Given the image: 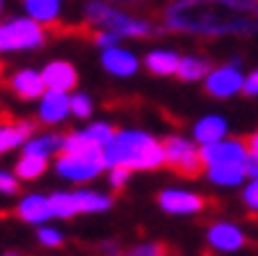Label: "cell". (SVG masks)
I'll list each match as a JSON object with an SVG mask.
<instances>
[{
  "instance_id": "27",
  "label": "cell",
  "mask_w": 258,
  "mask_h": 256,
  "mask_svg": "<svg viewBox=\"0 0 258 256\" xmlns=\"http://www.w3.org/2000/svg\"><path fill=\"white\" fill-rule=\"evenodd\" d=\"M94 110V105H92V97H86L84 92H76L71 94V115L76 118H89Z\"/></svg>"
},
{
  "instance_id": "37",
  "label": "cell",
  "mask_w": 258,
  "mask_h": 256,
  "mask_svg": "<svg viewBox=\"0 0 258 256\" xmlns=\"http://www.w3.org/2000/svg\"><path fill=\"white\" fill-rule=\"evenodd\" d=\"M248 152H250V155H258V131L253 133V139L248 141Z\"/></svg>"
},
{
  "instance_id": "14",
  "label": "cell",
  "mask_w": 258,
  "mask_h": 256,
  "mask_svg": "<svg viewBox=\"0 0 258 256\" xmlns=\"http://www.w3.org/2000/svg\"><path fill=\"white\" fill-rule=\"evenodd\" d=\"M42 79L47 89H57V92H71V89L79 84V73L68 63V60H52V63L44 66Z\"/></svg>"
},
{
  "instance_id": "29",
  "label": "cell",
  "mask_w": 258,
  "mask_h": 256,
  "mask_svg": "<svg viewBox=\"0 0 258 256\" xmlns=\"http://www.w3.org/2000/svg\"><path fill=\"white\" fill-rule=\"evenodd\" d=\"M0 193H3V196H13V193H19V178H16V173L0 170Z\"/></svg>"
},
{
  "instance_id": "4",
  "label": "cell",
  "mask_w": 258,
  "mask_h": 256,
  "mask_svg": "<svg viewBox=\"0 0 258 256\" xmlns=\"http://www.w3.org/2000/svg\"><path fill=\"white\" fill-rule=\"evenodd\" d=\"M47 34H44L42 24L34 19H11L0 24V53H16V50H37L44 44Z\"/></svg>"
},
{
  "instance_id": "17",
  "label": "cell",
  "mask_w": 258,
  "mask_h": 256,
  "mask_svg": "<svg viewBox=\"0 0 258 256\" xmlns=\"http://www.w3.org/2000/svg\"><path fill=\"white\" fill-rule=\"evenodd\" d=\"M34 123L29 120H21V123H3L0 126V155H8L13 149L24 146L29 139H32Z\"/></svg>"
},
{
  "instance_id": "11",
  "label": "cell",
  "mask_w": 258,
  "mask_h": 256,
  "mask_svg": "<svg viewBox=\"0 0 258 256\" xmlns=\"http://www.w3.org/2000/svg\"><path fill=\"white\" fill-rule=\"evenodd\" d=\"M71 115V94L57 92V89H47L39 97V120L42 123H63Z\"/></svg>"
},
{
  "instance_id": "35",
  "label": "cell",
  "mask_w": 258,
  "mask_h": 256,
  "mask_svg": "<svg viewBox=\"0 0 258 256\" xmlns=\"http://www.w3.org/2000/svg\"><path fill=\"white\" fill-rule=\"evenodd\" d=\"M248 178H258V155H250L248 152Z\"/></svg>"
},
{
  "instance_id": "6",
  "label": "cell",
  "mask_w": 258,
  "mask_h": 256,
  "mask_svg": "<svg viewBox=\"0 0 258 256\" xmlns=\"http://www.w3.org/2000/svg\"><path fill=\"white\" fill-rule=\"evenodd\" d=\"M55 170L66 180L86 183V180L97 178L104 170V160H102V152L99 155H66V152H60L55 160Z\"/></svg>"
},
{
  "instance_id": "25",
  "label": "cell",
  "mask_w": 258,
  "mask_h": 256,
  "mask_svg": "<svg viewBox=\"0 0 258 256\" xmlns=\"http://www.w3.org/2000/svg\"><path fill=\"white\" fill-rule=\"evenodd\" d=\"M60 152H66V155H99L102 149L94 146V144L79 131V133H71V136L63 139V149H60Z\"/></svg>"
},
{
  "instance_id": "39",
  "label": "cell",
  "mask_w": 258,
  "mask_h": 256,
  "mask_svg": "<svg viewBox=\"0 0 258 256\" xmlns=\"http://www.w3.org/2000/svg\"><path fill=\"white\" fill-rule=\"evenodd\" d=\"M6 256H16V253H6Z\"/></svg>"
},
{
  "instance_id": "23",
  "label": "cell",
  "mask_w": 258,
  "mask_h": 256,
  "mask_svg": "<svg viewBox=\"0 0 258 256\" xmlns=\"http://www.w3.org/2000/svg\"><path fill=\"white\" fill-rule=\"evenodd\" d=\"M44 170H47V157L42 155H32V152H24L16 162V168H13V173H16L19 180H34L39 178Z\"/></svg>"
},
{
  "instance_id": "15",
  "label": "cell",
  "mask_w": 258,
  "mask_h": 256,
  "mask_svg": "<svg viewBox=\"0 0 258 256\" xmlns=\"http://www.w3.org/2000/svg\"><path fill=\"white\" fill-rule=\"evenodd\" d=\"M11 89H13V94L21 97V99H39L44 92H47L42 73L39 71H32V68H21L19 73H13Z\"/></svg>"
},
{
  "instance_id": "38",
  "label": "cell",
  "mask_w": 258,
  "mask_h": 256,
  "mask_svg": "<svg viewBox=\"0 0 258 256\" xmlns=\"http://www.w3.org/2000/svg\"><path fill=\"white\" fill-rule=\"evenodd\" d=\"M107 3H141V0H107Z\"/></svg>"
},
{
  "instance_id": "9",
  "label": "cell",
  "mask_w": 258,
  "mask_h": 256,
  "mask_svg": "<svg viewBox=\"0 0 258 256\" xmlns=\"http://www.w3.org/2000/svg\"><path fill=\"white\" fill-rule=\"evenodd\" d=\"M201 162L214 165V162H248V144L237 139H219L214 144H204L201 149Z\"/></svg>"
},
{
  "instance_id": "10",
  "label": "cell",
  "mask_w": 258,
  "mask_h": 256,
  "mask_svg": "<svg viewBox=\"0 0 258 256\" xmlns=\"http://www.w3.org/2000/svg\"><path fill=\"white\" fill-rule=\"evenodd\" d=\"M206 240L219 253H235L245 246V233L232 222H214L206 233Z\"/></svg>"
},
{
  "instance_id": "30",
  "label": "cell",
  "mask_w": 258,
  "mask_h": 256,
  "mask_svg": "<svg viewBox=\"0 0 258 256\" xmlns=\"http://www.w3.org/2000/svg\"><path fill=\"white\" fill-rule=\"evenodd\" d=\"M242 201H245L248 209L258 212V178H250V183L242 188Z\"/></svg>"
},
{
  "instance_id": "2",
  "label": "cell",
  "mask_w": 258,
  "mask_h": 256,
  "mask_svg": "<svg viewBox=\"0 0 258 256\" xmlns=\"http://www.w3.org/2000/svg\"><path fill=\"white\" fill-rule=\"evenodd\" d=\"M104 168H128V170H157L164 165V149L146 131H117L112 141L102 149Z\"/></svg>"
},
{
  "instance_id": "16",
  "label": "cell",
  "mask_w": 258,
  "mask_h": 256,
  "mask_svg": "<svg viewBox=\"0 0 258 256\" xmlns=\"http://www.w3.org/2000/svg\"><path fill=\"white\" fill-rule=\"evenodd\" d=\"M16 215L24 222H32V225H44L52 217V209H50V196H39V193H29L24 196L16 207Z\"/></svg>"
},
{
  "instance_id": "1",
  "label": "cell",
  "mask_w": 258,
  "mask_h": 256,
  "mask_svg": "<svg viewBox=\"0 0 258 256\" xmlns=\"http://www.w3.org/2000/svg\"><path fill=\"white\" fill-rule=\"evenodd\" d=\"M172 32L199 37L258 34V0H175L164 11Z\"/></svg>"
},
{
  "instance_id": "7",
  "label": "cell",
  "mask_w": 258,
  "mask_h": 256,
  "mask_svg": "<svg viewBox=\"0 0 258 256\" xmlns=\"http://www.w3.org/2000/svg\"><path fill=\"white\" fill-rule=\"evenodd\" d=\"M242 84H245V76H242L240 66H232V63L209 71L206 79H204L206 92H209L211 97H217V99L235 97L237 92H242Z\"/></svg>"
},
{
  "instance_id": "13",
  "label": "cell",
  "mask_w": 258,
  "mask_h": 256,
  "mask_svg": "<svg viewBox=\"0 0 258 256\" xmlns=\"http://www.w3.org/2000/svg\"><path fill=\"white\" fill-rule=\"evenodd\" d=\"M102 68L117 79H128L139 71V58L123 47H107L102 50Z\"/></svg>"
},
{
  "instance_id": "36",
  "label": "cell",
  "mask_w": 258,
  "mask_h": 256,
  "mask_svg": "<svg viewBox=\"0 0 258 256\" xmlns=\"http://www.w3.org/2000/svg\"><path fill=\"white\" fill-rule=\"evenodd\" d=\"M99 251H102V253H110V256H123L115 243H102V246H99Z\"/></svg>"
},
{
  "instance_id": "24",
  "label": "cell",
  "mask_w": 258,
  "mask_h": 256,
  "mask_svg": "<svg viewBox=\"0 0 258 256\" xmlns=\"http://www.w3.org/2000/svg\"><path fill=\"white\" fill-rule=\"evenodd\" d=\"M63 149V136H55V133H44V136L37 139H29L24 144V152H32V155H42V157H50V155H60Z\"/></svg>"
},
{
  "instance_id": "33",
  "label": "cell",
  "mask_w": 258,
  "mask_h": 256,
  "mask_svg": "<svg viewBox=\"0 0 258 256\" xmlns=\"http://www.w3.org/2000/svg\"><path fill=\"white\" fill-rule=\"evenodd\" d=\"M107 170H110V186L112 188H123L128 183V178H131L128 168H120V165H117V168H107Z\"/></svg>"
},
{
  "instance_id": "20",
  "label": "cell",
  "mask_w": 258,
  "mask_h": 256,
  "mask_svg": "<svg viewBox=\"0 0 258 256\" xmlns=\"http://www.w3.org/2000/svg\"><path fill=\"white\" fill-rule=\"evenodd\" d=\"M144 63L151 73H157V76H172V73L177 71L180 55L172 53V50H151Z\"/></svg>"
},
{
  "instance_id": "31",
  "label": "cell",
  "mask_w": 258,
  "mask_h": 256,
  "mask_svg": "<svg viewBox=\"0 0 258 256\" xmlns=\"http://www.w3.org/2000/svg\"><path fill=\"white\" fill-rule=\"evenodd\" d=\"M123 256H164V248L159 243H141V246L125 251Z\"/></svg>"
},
{
  "instance_id": "21",
  "label": "cell",
  "mask_w": 258,
  "mask_h": 256,
  "mask_svg": "<svg viewBox=\"0 0 258 256\" xmlns=\"http://www.w3.org/2000/svg\"><path fill=\"white\" fill-rule=\"evenodd\" d=\"M73 207H76V215H81V212H104V209L112 207V199L99 193V191H73Z\"/></svg>"
},
{
  "instance_id": "19",
  "label": "cell",
  "mask_w": 258,
  "mask_h": 256,
  "mask_svg": "<svg viewBox=\"0 0 258 256\" xmlns=\"http://www.w3.org/2000/svg\"><path fill=\"white\" fill-rule=\"evenodd\" d=\"M209 71H211V63L206 58H201V55H185V58H180L175 76L183 79V81H201V79H206Z\"/></svg>"
},
{
  "instance_id": "12",
  "label": "cell",
  "mask_w": 258,
  "mask_h": 256,
  "mask_svg": "<svg viewBox=\"0 0 258 256\" xmlns=\"http://www.w3.org/2000/svg\"><path fill=\"white\" fill-rule=\"evenodd\" d=\"M206 178L214 186L232 188V186H240L242 180L248 178V165L245 162H214V165H206Z\"/></svg>"
},
{
  "instance_id": "32",
  "label": "cell",
  "mask_w": 258,
  "mask_h": 256,
  "mask_svg": "<svg viewBox=\"0 0 258 256\" xmlns=\"http://www.w3.org/2000/svg\"><path fill=\"white\" fill-rule=\"evenodd\" d=\"M123 39V37H117L115 32H104V29H99V32L94 34V42H97V47L102 50H107V47H117V42Z\"/></svg>"
},
{
  "instance_id": "41",
  "label": "cell",
  "mask_w": 258,
  "mask_h": 256,
  "mask_svg": "<svg viewBox=\"0 0 258 256\" xmlns=\"http://www.w3.org/2000/svg\"><path fill=\"white\" fill-rule=\"evenodd\" d=\"M0 68H3V66H0Z\"/></svg>"
},
{
  "instance_id": "26",
  "label": "cell",
  "mask_w": 258,
  "mask_h": 256,
  "mask_svg": "<svg viewBox=\"0 0 258 256\" xmlns=\"http://www.w3.org/2000/svg\"><path fill=\"white\" fill-rule=\"evenodd\" d=\"M81 133L94 146H99V149H104V146L112 141V136H115V131H112L110 123H92V126H86V131H81Z\"/></svg>"
},
{
  "instance_id": "40",
  "label": "cell",
  "mask_w": 258,
  "mask_h": 256,
  "mask_svg": "<svg viewBox=\"0 0 258 256\" xmlns=\"http://www.w3.org/2000/svg\"><path fill=\"white\" fill-rule=\"evenodd\" d=\"M0 8H3V0H0Z\"/></svg>"
},
{
  "instance_id": "5",
  "label": "cell",
  "mask_w": 258,
  "mask_h": 256,
  "mask_svg": "<svg viewBox=\"0 0 258 256\" xmlns=\"http://www.w3.org/2000/svg\"><path fill=\"white\" fill-rule=\"evenodd\" d=\"M162 149H164V162L175 168L180 175H199L201 173V152L196 149V144H190L188 139L183 136H170L167 141H162Z\"/></svg>"
},
{
  "instance_id": "34",
  "label": "cell",
  "mask_w": 258,
  "mask_h": 256,
  "mask_svg": "<svg viewBox=\"0 0 258 256\" xmlns=\"http://www.w3.org/2000/svg\"><path fill=\"white\" fill-rule=\"evenodd\" d=\"M242 92H245L248 97H258V68L250 73V76H245V84H242Z\"/></svg>"
},
{
  "instance_id": "8",
  "label": "cell",
  "mask_w": 258,
  "mask_h": 256,
  "mask_svg": "<svg viewBox=\"0 0 258 256\" xmlns=\"http://www.w3.org/2000/svg\"><path fill=\"white\" fill-rule=\"evenodd\" d=\"M204 196H199V193L193 191H185V188H164L159 193V207L162 212L167 215H196L204 209Z\"/></svg>"
},
{
  "instance_id": "28",
  "label": "cell",
  "mask_w": 258,
  "mask_h": 256,
  "mask_svg": "<svg viewBox=\"0 0 258 256\" xmlns=\"http://www.w3.org/2000/svg\"><path fill=\"white\" fill-rule=\"evenodd\" d=\"M39 243L42 246H50V248H57V246H63V240L66 235L60 233L57 228H50V225H39Z\"/></svg>"
},
{
  "instance_id": "3",
  "label": "cell",
  "mask_w": 258,
  "mask_h": 256,
  "mask_svg": "<svg viewBox=\"0 0 258 256\" xmlns=\"http://www.w3.org/2000/svg\"><path fill=\"white\" fill-rule=\"evenodd\" d=\"M84 16H86V21L92 26L104 29V32H115L117 37L141 39V37L154 34V26H151L149 21L131 16V13L110 6L107 0H94V3H89L86 11H84Z\"/></svg>"
},
{
  "instance_id": "18",
  "label": "cell",
  "mask_w": 258,
  "mask_h": 256,
  "mask_svg": "<svg viewBox=\"0 0 258 256\" xmlns=\"http://www.w3.org/2000/svg\"><path fill=\"white\" fill-rule=\"evenodd\" d=\"M227 136V120L222 115H206L201 118L199 123L193 126V139L199 141L201 146L204 144H214L219 139Z\"/></svg>"
},
{
  "instance_id": "22",
  "label": "cell",
  "mask_w": 258,
  "mask_h": 256,
  "mask_svg": "<svg viewBox=\"0 0 258 256\" xmlns=\"http://www.w3.org/2000/svg\"><path fill=\"white\" fill-rule=\"evenodd\" d=\"M24 6L37 24H55L60 16V0H24Z\"/></svg>"
}]
</instances>
